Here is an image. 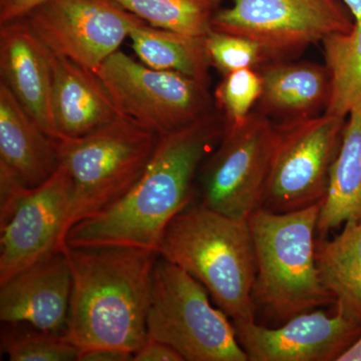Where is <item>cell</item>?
<instances>
[{
  "label": "cell",
  "mask_w": 361,
  "mask_h": 361,
  "mask_svg": "<svg viewBox=\"0 0 361 361\" xmlns=\"http://www.w3.org/2000/svg\"><path fill=\"white\" fill-rule=\"evenodd\" d=\"M226 129L227 121L216 109L183 129L159 135L132 189L106 210L73 225L66 245L137 247L159 253L171 221L192 204L202 166Z\"/></svg>",
  "instance_id": "1"
},
{
  "label": "cell",
  "mask_w": 361,
  "mask_h": 361,
  "mask_svg": "<svg viewBox=\"0 0 361 361\" xmlns=\"http://www.w3.org/2000/svg\"><path fill=\"white\" fill-rule=\"evenodd\" d=\"M66 252L73 273L66 336L80 349L135 353L148 339L158 252L127 246H66Z\"/></svg>",
  "instance_id": "2"
},
{
  "label": "cell",
  "mask_w": 361,
  "mask_h": 361,
  "mask_svg": "<svg viewBox=\"0 0 361 361\" xmlns=\"http://www.w3.org/2000/svg\"><path fill=\"white\" fill-rule=\"evenodd\" d=\"M159 255L203 284L232 322H256V254L248 220L190 204L168 225Z\"/></svg>",
  "instance_id": "3"
},
{
  "label": "cell",
  "mask_w": 361,
  "mask_h": 361,
  "mask_svg": "<svg viewBox=\"0 0 361 361\" xmlns=\"http://www.w3.org/2000/svg\"><path fill=\"white\" fill-rule=\"evenodd\" d=\"M322 203L275 213L258 208L248 217L256 254L252 298L256 313L278 325L301 313L334 305L315 259Z\"/></svg>",
  "instance_id": "4"
},
{
  "label": "cell",
  "mask_w": 361,
  "mask_h": 361,
  "mask_svg": "<svg viewBox=\"0 0 361 361\" xmlns=\"http://www.w3.org/2000/svg\"><path fill=\"white\" fill-rule=\"evenodd\" d=\"M158 140L155 133L121 115L85 137L56 140L59 165L70 183L66 234L73 225L106 210L132 189Z\"/></svg>",
  "instance_id": "5"
},
{
  "label": "cell",
  "mask_w": 361,
  "mask_h": 361,
  "mask_svg": "<svg viewBox=\"0 0 361 361\" xmlns=\"http://www.w3.org/2000/svg\"><path fill=\"white\" fill-rule=\"evenodd\" d=\"M203 284L161 256L152 280L148 339L177 350L184 361H248L232 320L210 301Z\"/></svg>",
  "instance_id": "6"
},
{
  "label": "cell",
  "mask_w": 361,
  "mask_h": 361,
  "mask_svg": "<svg viewBox=\"0 0 361 361\" xmlns=\"http://www.w3.org/2000/svg\"><path fill=\"white\" fill-rule=\"evenodd\" d=\"M96 73L118 115L157 135L183 129L217 109L209 85L149 68L122 51L111 54Z\"/></svg>",
  "instance_id": "7"
},
{
  "label": "cell",
  "mask_w": 361,
  "mask_h": 361,
  "mask_svg": "<svg viewBox=\"0 0 361 361\" xmlns=\"http://www.w3.org/2000/svg\"><path fill=\"white\" fill-rule=\"evenodd\" d=\"M346 120L322 114L277 123L276 142L259 208L288 213L322 203Z\"/></svg>",
  "instance_id": "8"
},
{
  "label": "cell",
  "mask_w": 361,
  "mask_h": 361,
  "mask_svg": "<svg viewBox=\"0 0 361 361\" xmlns=\"http://www.w3.org/2000/svg\"><path fill=\"white\" fill-rule=\"evenodd\" d=\"M277 137V123L254 111L245 122L228 125L199 173L201 205L236 219L260 207Z\"/></svg>",
  "instance_id": "9"
},
{
  "label": "cell",
  "mask_w": 361,
  "mask_h": 361,
  "mask_svg": "<svg viewBox=\"0 0 361 361\" xmlns=\"http://www.w3.org/2000/svg\"><path fill=\"white\" fill-rule=\"evenodd\" d=\"M337 0H235L220 9L213 30L262 45L274 61H289L316 42L355 27Z\"/></svg>",
  "instance_id": "10"
},
{
  "label": "cell",
  "mask_w": 361,
  "mask_h": 361,
  "mask_svg": "<svg viewBox=\"0 0 361 361\" xmlns=\"http://www.w3.org/2000/svg\"><path fill=\"white\" fill-rule=\"evenodd\" d=\"M23 18L51 54L94 73L146 23L113 0H47Z\"/></svg>",
  "instance_id": "11"
},
{
  "label": "cell",
  "mask_w": 361,
  "mask_h": 361,
  "mask_svg": "<svg viewBox=\"0 0 361 361\" xmlns=\"http://www.w3.org/2000/svg\"><path fill=\"white\" fill-rule=\"evenodd\" d=\"M334 307L301 313L277 327L232 323L248 361H339L360 341L361 322Z\"/></svg>",
  "instance_id": "12"
},
{
  "label": "cell",
  "mask_w": 361,
  "mask_h": 361,
  "mask_svg": "<svg viewBox=\"0 0 361 361\" xmlns=\"http://www.w3.org/2000/svg\"><path fill=\"white\" fill-rule=\"evenodd\" d=\"M70 197L68 176L59 165L49 180L26 190L0 222V284L65 248Z\"/></svg>",
  "instance_id": "13"
},
{
  "label": "cell",
  "mask_w": 361,
  "mask_h": 361,
  "mask_svg": "<svg viewBox=\"0 0 361 361\" xmlns=\"http://www.w3.org/2000/svg\"><path fill=\"white\" fill-rule=\"evenodd\" d=\"M71 288L73 273L65 247L0 284V320L66 336Z\"/></svg>",
  "instance_id": "14"
},
{
  "label": "cell",
  "mask_w": 361,
  "mask_h": 361,
  "mask_svg": "<svg viewBox=\"0 0 361 361\" xmlns=\"http://www.w3.org/2000/svg\"><path fill=\"white\" fill-rule=\"evenodd\" d=\"M0 73L40 129L59 140L51 114V54L25 18L0 25Z\"/></svg>",
  "instance_id": "15"
},
{
  "label": "cell",
  "mask_w": 361,
  "mask_h": 361,
  "mask_svg": "<svg viewBox=\"0 0 361 361\" xmlns=\"http://www.w3.org/2000/svg\"><path fill=\"white\" fill-rule=\"evenodd\" d=\"M51 114L59 139L92 134L118 116L115 104L94 71L51 54Z\"/></svg>",
  "instance_id": "16"
},
{
  "label": "cell",
  "mask_w": 361,
  "mask_h": 361,
  "mask_svg": "<svg viewBox=\"0 0 361 361\" xmlns=\"http://www.w3.org/2000/svg\"><path fill=\"white\" fill-rule=\"evenodd\" d=\"M258 71L263 82L255 110L258 113L278 123L324 114L331 92L326 66L289 59L273 61Z\"/></svg>",
  "instance_id": "17"
},
{
  "label": "cell",
  "mask_w": 361,
  "mask_h": 361,
  "mask_svg": "<svg viewBox=\"0 0 361 361\" xmlns=\"http://www.w3.org/2000/svg\"><path fill=\"white\" fill-rule=\"evenodd\" d=\"M59 165L56 140L40 129L0 82V170L33 189L49 180Z\"/></svg>",
  "instance_id": "18"
},
{
  "label": "cell",
  "mask_w": 361,
  "mask_h": 361,
  "mask_svg": "<svg viewBox=\"0 0 361 361\" xmlns=\"http://www.w3.org/2000/svg\"><path fill=\"white\" fill-rule=\"evenodd\" d=\"M361 220V114L348 116L318 219L317 236Z\"/></svg>",
  "instance_id": "19"
},
{
  "label": "cell",
  "mask_w": 361,
  "mask_h": 361,
  "mask_svg": "<svg viewBox=\"0 0 361 361\" xmlns=\"http://www.w3.org/2000/svg\"><path fill=\"white\" fill-rule=\"evenodd\" d=\"M315 259L334 306L361 322V220L346 223L334 238L317 236Z\"/></svg>",
  "instance_id": "20"
},
{
  "label": "cell",
  "mask_w": 361,
  "mask_h": 361,
  "mask_svg": "<svg viewBox=\"0 0 361 361\" xmlns=\"http://www.w3.org/2000/svg\"><path fill=\"white\" fill-rule=\"evenodd\" d=\"M129 39L144 65L174 71L210 85L209 71L212 65L205 37H192L142 23L130 32Z\"/></svg>",
  "instance_id": "21"
},
{
  "label": "cell",
  "mask_w": 361,
  "mask_h": 361,
  "mask_svg": "<svg viewBox=\"0 0 361 361\" xmlns=\"http://www.w3.org/2000/svg\"><path fill=\"white\" fill-rule=\"evenodd\" d=\"M322 45L331 80L324 114L345 118L353 113L361 114V25L325 37Z\"/></svg>",
  "instance_id": "22"
},
{
  "label": "cell",
  "mask_w": 361,
  "mask_h": 361,
  "mask_svg": "<svg viewBox=\"0 0 361 361\" xmlns=\"http://www.w3.org/2000/svg\"><path fill=\"white\" fill-rule=\"evenodd\" d=\"M154 27L192 37L213 30L221 0H113Z\"/></svg>",
  "instance_id": "23"
},
{
  "label": "cell",
  "mask_w": 361,
  "mask_h": 361,
  "mask_svg": "<svg viewBox=\"0 0 361 361\" xmlns=\"http://www.w3.org/2000/svg\"><path fill=\"white\" fill-rule=\"evenodd\" d=\"M1 349L11 361H73L80 349L65 334L42 331L25 323H4Z\"/></svg>",
  "instance_id": "24"
},
{
  "label": "cell",
  "mask_w": 361,
  "mask_h": 361,
  "mask_svg": "<svg viewBox=\"0 0 361 361\" xmlns=\"http://www.w3.org/2000/svg\"><path fill=\"white\" fill-rule=\"evenodd\" d=\"M262 90V78L258 71H235L223 75L214 92V102L228 125L238 126L253 113Z\"/></svg>",
  "instance_id": "25"
},
{
  "label": "cell",
  "mask_w": 361,
  "mask_h": 361,
  "mask_svg": "<svg viewBox=\"0 0 361 361\" xmlns=\"http://www.w3.org/2000/svg\"><path fill=\"white\" fill-rule=\"evenodd\" d=\"M205 44L211 65L223 75L244 68L259 71L274 61L262 45L241 35L212 30L205 37Z\"/></svg>",
  "instance_id": "26"
},
{
  "label": "cell",
  "mask_w": 361,
  "mask_h": 361,
  "mask_svg": "<svg viewBox=\"0 0 361 361\" xmlns=\"http://www.w3.org/2000/svg\"><path fill=\"white\" fill-rule=\"evenodd\" d=\"M134 361H184L177 350L168 344L153 339L147 341L134 353Z\"/></svg>",
  "instance_id": "27"
},
{
  "label": "cell",
  "mask_w": 361,
  "mask_h": 361,
  "mask_svg": "<svg viewBox=\"0 0 361 361\" xmlns=\"http://www.w3.org/2000/svg\"><path fill=\"white\" fill-rule=\"evenodd\" d=\"M44 1L47 0H0V25L23 18Z\"/></svg>",
  "instance_id": "28"
},
{
  "label": "cell",
  "mask_w": 361,
  "mask_h": 361,
  "mask_svg": "<svg viewBox=\"0 0 361 361\" xmlns=\"http://www.w3.org/2000/svg\"><path fill=\"white\" fill-rule=\"evenodd\" d=\"M134 353L123 349L94 348L80 349L78 361H130Z\"/></svg>",
  "instance_id": "29"
},
{
  "label": "cell",
  "mask_w": 361,
  "mask_h": 361,
  "mask_svg": "<svg viewBox=\"0 0 361 361\" xmlns=\"http://www.w3.org/2000/svg\"><path fill=\"white\" fill-rule=\"evenodd\" d=\"M350 11L355 25H361V0H341Z\"/></svg>",
  "instance_id": "30"
},
{
  "label": "cell",
  "mask_w": 361,
  "mask_h": 361,
  "mask_svg": "<svg viewBox=\"0 0 361 361\" xmlns=\"http://www.w3.org/2000/svg\"><path fill=\"white\" fill-rule=\"evenodd\" d=\"M339 361H361V337L353 348H349Z\"/></svg>",
  "instance_id": "31"
}]
</instances>
